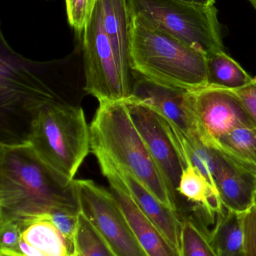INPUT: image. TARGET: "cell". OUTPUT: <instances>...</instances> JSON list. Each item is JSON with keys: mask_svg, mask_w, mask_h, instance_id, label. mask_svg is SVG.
<instances>
[{"mask_svg": "<svg viewBox=\"0 0 256 256\" xmlns=\"http://www.w3.org/2000/svg\"><path fill=\"white\" fill-rule=\"evenodd\" d=\"M79 214L75 180L48 166L26 141L0 146V224L25 226L55 212Z\"/></svg>", "mask_w": 256, "mask_h": 256, "instance_id": "1", "label": "cell"}, {"mask_svg": "<svg viewBox=\"0 0 256 256\" xmlns=\"http://www.w3.org/2000/svg\"><path fill=\"white\" fill-rule=\"evenodd\" d=\"M90 128L91 150L96 158L130 172L161 203L178 213L177 203L135 127L125 100L99 104Z\"/></svg>", "mask_w": 256, "mask_h": 256, "instance_id": "2", "label": "cell"}, {"mask_svg": "<svg viewBox=\"0 0 256 256\" xmlns=\"http://www.w3.org/2000/svg\"><path fill=\"white\" fill-rule=\"evenodd\" d=\"M131 12V70L158 84L186 90L207 86V58Z\"/></svg>", "mask_w": 256, "mask_h": 256, "instance_id": "3", "label": "cell"}, {"mask_svg": "<svg viewBox=\"0 0 256 256\" xmlns=\"http://www.w3.org/2000/svg\"><path fill=\"white\" fill-rule=\"evenodd\" d=\"M24 141L48 166L71 182L91 149L90 128L82 108L60 100L35 110Z\"/></svg>", "mask_w": 256, "mask_h": 256, "instance_id": "4", "label": "cell"}, {"mask_svg": "<svg viewBox=\"0 0 256 256\" xmlns=\"http://www.w3.org/2000/svg\"><path fill=\"white\" fill-rule=\"evenodd\" d=\"M140 14L168 36L207 58L224 50L216 6H197L177 0H129Z\"/></svg>", "mask_w": 256, "mask_h": 256, "instance_id": "5", "label": "cell"}, {"mask_svg": "<svg viewBox=\"0 0 256 256\" xmlns=\"http://www.w3.org/2000/svg\"><path fill=\"white\" fill-rule=\"evenodd\" d=\"M79 42L85 91L97 99L99 104L127 100L114 50L104 28L102 0L98 1Z\"/></svg>", "mask_w": 256, "mask_h": 256, "instance_id": "6", "label": "cell"}, {"mask_svg": "<svg viewBox=\"0 0 256 256\" xmlns=\"http://www.w3.org/2000/svg\"><path fill=\"white\" fill-rule=\"evenodd\" d=\"M80 212L114 256H147L111 191L89 179H75Z\"/></svg>", "mask_w": 256, "mask_h": 256, "instance_id": "7", "label": "cell"}, {"mask_svg": "<svg viewBox=\"0 0 256 256\" xmlns=\"http://www.w3.org/2000/svg\"><path fill=\"white\" fill-rule=\"evenodd\" d=\"M125 102L177 206V188L186 164L175 128L145 105L132 99Z\"/></svg>", "mask_w": 256, "mask_h": 256, "instance_id": "8", "label": "cell"}, {"mask_svg": "<svg viewBox=\"0 0 256 256\" xmlns=\"http://www.w3.org/2000/svg\"><path fill=\"white\" fill-rule=\"evenodd\" d=\"M197 130L205 146L214 148L224 136L237 128H256L232 90L207 86L192 90Z\"/></svg>", "mask_w": 256, "mask_h": 256, "instance_id": "9", "label": "cell"}, {"mask_svg": "<svg viewBox=\"0 0 256 256\" xmlns=\"http://www.w3.org/2000/svg\"><path fill=\"white\" fill-rule=\"evenodd\" d=\"M129 99L153 110L187 138H199L192 90L158 84L132 72V96Z\"/></svg>", "mask_w": 256, "mask_h": 256, "instance_id": "10", "label": "cell"}, {"mask_svg": "<svg viewBox=\"0 0 256 256\" xmlns=\"http://www.w3.org/2000/svg\"><path fill=\"white\" fill-rule=\"evenodd\" d=\"M101 171L108 179L110 191L121 208L137 240L147 256H181L160 230L144 214L135 202L115 170L103 160H98Z\"/></svg>", "mask_w": 256, "mask_h": 256, "instance_id": "11", "label": "cell"}, {"mask_svg": "<svg viewBox=\"0 0 256 256\" xmlns=\"http://www.w3.org/2000/svg\"><path fill=\"white\" fill-rule=\"evenodd\" d=\"M216 150L215 184L221 201L226 210L241 214L255 204L256 174Z\"/></svg>", "mask_w": 256, "mask_h": 256, "instance_id": "12", "label": "cell"}, {"mask_svg": "<svg viewBox=\"0 0 256 256\" xmlns=\"http://www.w3.org/2000/svg\"><path fill=\"white\" fill-rule=\"evenodd\" d=\"M102 10L104 28L114 50L123 87L129 98L132 92V73L129 63V0H102Z\"/></svg>", "mask_w": 256, "mask_h": 256, "instance_id": "13", "label": "cell"}, {"mask_svg": "<svg viewBox=\"0 0 256 256\" xmlns=\"http://www.w3.org/2000/svg\"><path fill=\"white\" fill-rule=\"evenodd\" d=\"M97 160L108 162L115 170L144 214L174 246L180 250L182 220L178 213L161 203L126 168L115 166L103 158H97Z\"/></svg>", "mask_w": 256, "mask_h": 256, "instance_id": "14", "label": "cell"}, {"mask_svg": "<svg viewBox=\"0 0 256 256\" xmlns=\"http://www.w3.org/2000/svg\"><path fill=\"white\" fill-rule=\"evenodd\" d=\"M0 254V256H74L66 239L48 220L25 226L18 245L1 249Z\"/></svg>", "mask_w": 256, "mask_h": 256, "instance_id": "15", "label": "cell"}, {"mask_svg": "<svg viewBox=\"0 0 256 256\" xmlns=\"http://www.w3.org/2000/svg\"><path fill=\"white\" fill-rule=\"evenodd\" d=\"M208 238L219 256H243L244 232L240 214L225 210L212 226Z\"/></svg>", "mask_w": 256, "mask_h": 256, "instance_id": "16", "label": "cell"}, {"mask_svg": "<svg viewBox=\"0 0 256 256\" xmlns=\"http://www.w3.org/2000/svg\"><path fill=\"white\" fill-rule=\"evenodd\" d=\"M207 86L228 90L246 86L252 76L225 50L219 51L207 58Z\"/></svg>", "mask_w": 256, "mask_h": 256, "instance_id": "17", "label": "cell"}, {"mask_svg": "<svg viewBox=\"0 0 256 256\" xmlns=\"http://www.w3.org/2000/svg\"><path fill=\"white\" fill-rule=\"evenodd\" d=\"M213 148L256 174V128H237L221 138Z\"/></svg>", "mask_w": 256, "mask_h": 256, "instance_id": "18", "label": "cell"}, {"mask_svg": "<svg viewBox=\"0 0 256 256\" xmlns=\"http://www.w3.org/2000/svg\"><path fill=\"white\" fill-rule=\"evenodd\" d=\"M182 220L180 251L181 256H219L208 234L192 218Z\"/></svg>", "mask_w": 256, "mask_h": 256, "instance_id": "19", "label": "cell"}, {"mask_svg": "<svg viewBox=\"0 0 256 256\" xmlns=\"http://www.w3.org/2000/svg\"><path fill=\"white\" fill-rule=\"evenodd\" d=\"M77 256H114L91 222L80 212L74 243Z\"/></svg>", "mask_w": 256, "mask_h": 256, "instance_id": "20", "label": "cell"}, {"mask_svg": "<svg viewBox=\"0 0 256 256\" xmlns=\"http://www.w3.org/2000/svg\"><path fill=\"white\" fill-rule=\"evenodd\" d=\"M69 26L81 38L91 20L99 0H65Z\"/></svg>", "mask_w": 256, "mask_h": 256, "instance_id": "21", "label": "cell"}, {"mask_svg": "<svg viewBox=\"0 0 256 256\" xmlns=\"http://www.w3.org/2000/svg\"><path fill=\"white\" fill-rule=\"evenodd\" d=\"M79 214L80 213L59 212L50 215L48 218V220L51 221L57 227V230L66 239L73 254L75 233L78 227Z\"/></svg>", "mask_w": 256, "mask_h": 256, "instance_id": "22", "label": "cell"}, {"mask_svg": "<svg viewBox=\"0 0 256 256\" xmlns=\"http://www.w3.org/2000/svg\"><path fill=\"white\" fill-rule=\"evenodd\" d=\"M243 232H244V246L243 256H256V206L241 214Z\"/></svg>", "mask_w": 256, "mask_h": 256, "instance_id": "23", "label": "cell"}, {"mask_svg": "<svg viewBox=\"0 0 256 256\" xmlns=\"http://www.w3.org/2000/svg\"><path fill=\"white\" fill-rule=\"evenodd\" d=\"M23 227L16 222L0 224V250L10 249L18 245L21 240Z\"/></svg>", "mask_w": 256, "mask_h": 256, "instance_id": "24", "label": "cell"}, {"mask_svg": "<svg viewBox=\"0 0 256 256\" xmlns=\"http://www.w3.org/2000/svg\"><path fill=\"white\" fill-rule=\"evenodd\" d=\"M232 91L241 100L256 127V76L246 86Z\"/></svg>", "mask_w": 256, "mask_h": 256, "instance_id": "25", "label": "cell"}, {"mask_svg": "<svg viewBox=\"0 0 256 256\" xmlns=\"http://www.w3.org/2000/svg\"><path fill=\"white\" fill-rule=\"evenodd\" d=\"M177 1L197 4V6H206V7L215 6L216 3V0H177Z\"/></svg>", "mask_w": 256, "mask_h": 256, "instance_id": "26", "label": "cell"}, {"mask_svg": "<svg viewBox=\"0 0 256 256\" xmlns=\"http://www.w3.org/2000/svg\"><path fill=\"white\" fill-rule=\"evenodd\" d=\"M248 1L252 4V6H253L254 8L256 10V0H248Z\"/></svg>", "mask_w": 256, "mask_h": 256, "instance_id": "27", "label": "cell"}, {"mask_svg": "<svg viewBox=\"0 0 256 256\" xmlns=\"http://www.w3.org/2000/svg\"><path fill=\"white\" fill-rule=\"evenodd\" d=\"M255 206H256V200H255Z\"/></svg>", "mask_w": 256, "mask_h": 256, "instance_id": "28", "label": "cell"}, {"mask_svg": "<svg viewBox=\"0 0 256 256\" xmlns=\"http://www.w3.org/2000/svg\"></svg>", "mask_w": 256, "mask_h": 256, "instance_id": "29", "label": "cell"}, {"mask_svg": "<svg viewBox=\"0 0 256 256\" xmlns=\"http://www.w3.org/2000/svg\"><path fill=\"white\" fill-rule=\"evenodd\" d=\"M74 256H77L76 255H74Z\"/></svg>", "mask_w": 256, "mask_h": 256, "instance_id": "30", "label": "cell"}, {"mask_svg": "<svg viewBox=\"0 0 256 256\" xmlns=\"http://www.w3.org/2000/svg\"><path fill=\"white\" fill-rule=\"evenodd\" d=\"M255 200H256V198H255Z\"/></svg>", "mask_w": 256, "mask_h": 256, "instance_id": "31", "label": "cell"}]
</instances>
